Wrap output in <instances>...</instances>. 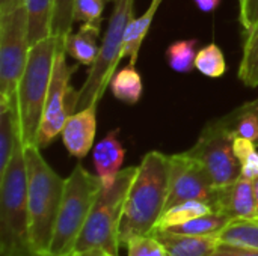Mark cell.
I'll use <instances>...</instances> for the list:
<instances>
[{"mask_svg": "<svg viewBox=\"0 0 258 256\" xmlns=\"http://www.w3.org/2000/svg\"><path fill=\"white\" fill-rule=\"evenodd\" d=\"M169 184V155L160 151L147 152L130 186L119 228V243L139 235H150L165 213Z\"/></svg>", "mask_w": 258, "mask_h": 256, "instance_id": "cell-1", "label": "cell"}, {"mask_svg": "<svg viewBox=\"0 0 258 256\" xmlns=\"http://www.w3.org/2000/svg\"><path fill=\"white\" fill-rule=\"evenodd\" d=\"M39 149L36 145L24 146V155L27 164L30 244L35 256H45L60 208L65 180L44 160Z\"/></svg>", "mask_w": 258, "mask_h": 256, "instance_id": "cell-2", "label": "cell"}, {"mask_svg": "<svg viewBox=\"0 0 258 256\" xmlns=\"http://www.w3.org/2000/svg\"><path fill=\"white\" fill-rule=\"evenodd\" d=\"M0 256H35L30 244L27 164L21 139L0 174Z\"/></svg>", "mask_w": 258, "mask_h": 256, "instance_id": "cell-3", "label": "cell"}, {"mask_svg": "<svg viewBox=\"0 0 258 256\" xmlns=\"http://www.w3.org/2000/svg\"><path fill=\"white\" fill-rule=\"evenodd\" d=\"M103 187L101 178L86 170L82 164H77L65 178L60 208L45 256L73 255L94 202Z\"/></svg>", "mask_w": 258, "mask_h": 256, "instance_id": "cell-4", "label": "cell"}, {"mask_svg": "<svg viewBox=\"0 0 258 256\" xmlns=\"http://www.w3.org/2000/svg\"><path fill=\"white\" fill-rule=\"evenodd\" d=\"M57 39L48 36L30 47L29 60L17 89L20 136L24 146L36 145L44 104L50 88ZM38 146V145H36Z\"/></svg>", "mask_w": 258, "mask_h": 256, "instance_id": "cell-5", "label": "cell"}, {"mask_svg": "<svg viewBox=\"0 0 258 256\" xmlns=\"http://www.w3.org/2000/svg\"><path fill=\"white\" fill-rule=\"evenodd\" d=\"M113 8L109 18V26L103 36L100 53L95 62L89 66L88 75L82 88L71 100V110L79 112L89 106H98L103 98L116 66L122 59V48L128 24L135 20V0H112Z\"/></svg>", "mask_w": 258, "mask_h": 256, "instance_id": "cell-6", "label": "cell"}, {"mask_svg": "<svg viewBox=\"0 0 258 256\" xmlns=\"http://www.w3.org/2000/svg\"><path fill=\"white\" fill-rule=\"evenodd\" d=\"M136 172L138 166L125 167L119 172L113 184L101 189L79 237L76 250L103 249L109 255L118 256L121 247L119 228L125 199Z\"/></svg>", "mask_w": 258, "mask_h": 256, "instance_id": "cell-7", "label": "cell"}, {"mask_svg": "<svg viewBox=\"0 0 258 256\" xmlns=\"http://www.w3.org/2000/svg\"><path fill=\"white\" fill-rule=\"evenodd\" d=\"M30 53L24 5L0 17V107L17 101L18 83Z\"/></svg>", "mask_w": 258, "mask_h": 256, "instance_id": "cell-8", "label": "cell"}, {"mask_svg": "<svg viewBox=\"0 0 258 256\" xmlns=\"http://www.w3.org/2000/svg\"><path fill=\"white\" fill-rule=\"evenodd\" d=\"M187 152L200 161L216 189L227 187L240 178V163L233 148V136L218 119L204 127L197 143Z\"/></svg>", "mask_w": 258, "mask_h": 256, "instance_id": "cell-9", "label": "cell"}, {"mask_svg": "<svg viewBox=\"0 0 258 256\" xmlns=\"http://www.w3.org/2000/svg\"><path fill=\"white\" fill-rule=\"evenodd\" d=\"M67 50L63 42H57L56 54H54V65H53V75L50 81V88L47 92L42 119L38 131V140L36 145L39 148L48 146L59 134H62V130L65 127V122L71 113V100H68L70 94H73V89L70 86L71 72L76 71V66L71 68L67 63Z\"/></svg>", "mask_w": 258, "mask_h": 256, "instance_id": "cell-10", "label": "cell"}, {"mask_svg": "<svg viewBox=\"0 0 258 256\" xmlns=\"http://www.w3.org/2000/svg\"><path fill=\"white\" fill-rule=\"evenodd\" d=\"M216 193L218 189L204 167L187 151L169 155V184L165 211L186 201H201L212 207Z\"/></svg>", "mask_w": 258, "mask_h": 256, "instance_id": "cell-11", "label": "cell"}, {"mask_svg": "<svg viewBox=\"0 0 258 256\" xmlns=\"http://www.w3.org/2000/svg\"><path fill=\"white\" fill-rule=\"evenodd\" d=\"M212 208L216 213L225 214L230 220L258 219L252 181L240 177L236 183L218 189Z\"/></svg>", "mask_w": 258, "mask_h": 256, "instance_id": "cell-12", "label": "cell"}, {"mask_svg": "<svg viewBox=\"0 0 258 256\" xmlns=\"http://www.w3.org/2000/svg\"><path fill=\"white\" fill-rule=\"evenodd\" d=\"M95 134H97V106H89L68 116L65 127L62 130V140L67 151L73 157L83 158L94 148Z\"/></svg>", "mask_w": 258, "mask_h": 256, "instance_id": "cell-13", "label": "cell"}, {"mask_svg": "<svg viewBox=\"0 0 258 256\" xmlns=\"http://www.w3.org/2000/svg\"><path fill=\"white\" fill-rule=\"evenodd\" d=\"M118 130L109 131L92 151V161L97 170V175L101 178L103 186H110L115 183L116 177L122 170L125 149L116 136Z\"/></svg>", "mask_w": 258, "mask_h": 256, "instance_id": "cell-14", "label": "cell"}, {"mask_svg": "<svg viewBox=\"0 0 258 256\" xmlns=\"http://www.w3.org/2000/svg\"><path fill=\"white\" fill-rule=\"evenodd\" d=\"M153 235L168 256H209L219 244V237H195L169 229H156Z\"/></svg>", "mask_w": 258, "mask_h": 256, "instance_id": "cell-15", "label": "cell"}, {"mask_svg": "<svg viewBox=\"0 0 258 256\" xmlns=\"http://www.w3.org/2000/svg\"><path fill=\"white\" fill-rule=\"evenodd\" d=\"M100 33V26H91V24H83L77 32H71L67 39L63 41L67 54L71 56L77 63L91 66L98 53H100V45L97 44Z\"/></svg>", "mask_w": 258, "mask_h": 256, "instance_id": "cell-16", "label": "cell"}, {"mask_svg": "<svg viewBox=\"0 0 258 256\" xmlns=\"http://www.w3.org/2000/svg\"><path fill=\"white\" fill-rule=\"evenodd\" d=\"M219 124L234 137H245L258 146V100L218 118Z\"/></svg>", "mask_w": 258, "mask_h": 256, "instance_id": "cell-17", "label": "cell"}, {"mask_svg": "<svg viewBox=\"0 0 258 256\" xmlns=\"http://www.w3.org/2000/svg\"><path fill=\"white\" fill-rule=\"evenodd\" d=\"M29 23V44L30 47L51 36V20L54 0H24Z\"/></svg>", "mask_w": 258, "mask_h": 256, "instance_id": "cell-18", "label": "cell"}, {"mask_svg": "<svg viewBox=\"0 0 258 256\" xmlns=\"http://www.w3.org/2000/svg\"><path fill=\"white\" fill-rule=\"evenodd\" d=\"M110 91L113 97L121 103L130 106L139 103L144 92V84L136 66L128 63L127 66L116 71L110 80Z\"/></svg>", "mask_w": 258, "mask_h": 256, "instance_id": "cell-19", "label": "cell"}, {"mask_svg": "<svg viewBox=\"0 0 258 256\" xmlns=\"http://www.w3.org/2000/svg\"><path fill=\"white\" fill-rule=\"evenodd\" d=\"M157 9L159 8L150 5L148 9L145 11V14H142L139 18H135L127 27L124 48H122V59L128 57L130 59L128 63H132V65H136V62H138L141 45H142V42H144V39H145L150 27H151L153 18L157 14Z\"/></svg>", "mask_w": 258, "mask_h": 256, "instance_id": "cell-20", "label": "cell"}, {"mask_svg": "<svg viewBox=\"0 0 258 256\" xmlns=\"http://www.w3.org/2000/svg\"><path fill=\"white\" fill-rule=\"evenodd\" d=\"M239 80L248 88L258 86V21L245 33L242 59L239 63Z\"/></svg>", "mask_w": 258, "mask_h": 256, "instance_id": "cell-21", "label": "cell"}, {"mask_svg": "<svg viewBox=\"0 0 258 256\" xmlns=\"http://www.w3.org/2000/svg\"><path fill=\"white\" fill-rule=\"evenodd\" d=\"M230 222L231 220L225 214L212 211L209 214L195 217L183 225L169 228V231L186 234V235H195V237H219V234Z\"/></svg>", "mask_w": 258, "mask_h": 256, "instance_id": "cell-22", "label": "cell"}, {"mask_svg": "<svg viewBox=\"0 0 258 256\" xmlns=\"http://www.w3.org/2000/svg\"><path fill=\"white\" fill-rule=\"evenodd\" d=\"M212 211H213V208L209 204H206V202H201V201H186V202L177 204V205L171 207L169 210H166L162 214L156 229H169V228L183 225V223H186V222H189V220H192L195 217L209 214Z\"/></svg>", "mask_w": 258, "mask_h": 256, "instance_id": "cell-23", "label": "cell"}, {"mask_svg": "<svg viewBox=\"0 0 258 256\" xmlns=\"http://www.w3.org/2000/svg\"><path fill=\"white\" fill-rule=\"evenodd\" d=\"M219 241L258 250V219L231 220L219 234Z\"/></svg>", "mask_w": 258, "mask_h": 256, "instance_id": "cell-24", "label": "cell"}, {"mask_svg": "<svg viewBox=\"0 0 258 256\" xmlns=\"http://www.w3.org/2000/svg\"><path fill=\"white\" fill-rule=\"evenodd\" d=\"M198 53V39H181L166 48V62L175 72L187 74L195 68Z\"/></svg>", "mask_w": 258, "mask_h": 256, "instance_id": "cell-25", "label": "cell"}, {"mask_svg": "<svg viewBox=\"0 0 258 256\" xmlns=\"http://www.w3.org/2000/svg\"><path fill=\"white\" fill-rule=\"evenodd\" d=\"M195 68L206 77L218 78L222 77L227 68L225 57L218 44H209L198 50L195 59Z\"/></svg>", "mask_w": 258, "mask_h": 256, "instance_id": "cell-26", "label": "cell"}, {"mask_svg": "<svg viewBox=\"0 0 258 256\" xmlns=\"http://www.w3.org/2000/svg\"><path fill=\"white\" fill-rule=\"evenodd\" d=\"M233 148L240 163V177L254 181L258 178V151L257 145L245 137H234Z\"/></svg>", "mask_w": 258, "mask_h": 256, "instance_id": "cell-27", "label": "cell"}, {"mask_svg": "<svg viewBox=\"0 0 258 256\" xmlns=\"http://www.w3.org/2000/svg\"><path fill=\"white\" fill-rule=\"evenodd\" d=\"M74 5L76 0H54L53 20H51V36L63 42L73 32L74 21Z\"/></svg>", "mask_w": 258, "mask_h": 256, "instance_id": "cell-28", "label": "cell"}, {"mask_svg": "<svg viewBox=\"0 0 258 256\" xmlns=\"http://www.w3.org/2000/svg\"><path fill=\"white\" fill-rule=\"evenodd\" d=\"M127 256H168L162 243L153 235H139L127 241Z\"/></svg>", "mask_w": 258, "mask_h": 256, "instance_id": "cell-29", "label": "cell"}, {"mask_svg": "<svg viewBox=\"0 0 258 256\" xmlns=\"http://www.w3.org/2000/svg\"><path fill=\"white\" fill-rule=\"evenodd\" d=\"M104 11V0H76L74 21L100 26Z\"/></svg>", "mask_w": 258, "mask_h": 256, "instance_id": "cell-30", "label": "cell"}, {"mask_svg": "<svg viewBox=\"0 0 258 256\" xmlns=\"http://www.w3.org/2000/svg\"><path fill=\"white\" fill-rule=\"evenodd\" d=\"M239 21L245 33H248L258 21V0H245L239 8Z\"/></svg>", "mask_w": 258, "mask_h": 256, "instance_id": "cell-31", "label": "cell"}, {"mask_svg": "<svg viewBox=\"0 0 258 256\" xmlns=\"http://www.w3.org/2000/svg\"><path fill=\"white\" fill-rule=\"evenodd\" d=\"M209 256H258V250L219 241L218 247Z\"/></svg>", "mask_w": 258, "mask_h": 256, "instance_id": "cell-32", "label": "cell"}, {"mask_svg": "<svg viewBox=\"0 0 258 256\" xmlns=\"http://www.w3.org/2000/svg\"><path fill=\"white\" fill-rule=\"evenodd\" d=\"M24 0H0V17L11 14L17 8H20Z\"/></svg>", "mask_w": 258, "mask_h": 256, "instance_id": "cell-33", "label": "cell"}, {"mask_svg": "<svg viewBox=\"0 0 258 256\" xmlns=\"http://www.w3.org/2000/svg\"><path fill=\"white\" fill-rule=\"evenodd\" d=\"M194 2L203 12H213L221 3V0H194Z\"/></svg>", "mask_w": 258, "mask_h": 256, "instance_id": "cell-34", "label": "cell"}, {"mask_svg": "<svg viewBox=\"0 0 258 256\" xmlns=\"http://www.w3.org/2000/svg\"><path fill=\"white\" fill-rule=\"evenodd\" d=\"M71 256H109L103 249H86V250H76Z\"/></svg>", "mask_w": 258, "mask_h": 256, "instance_id": "cell-35", "label": "cell"}, {"mask_svg": "<svg viewBox=\"0 0 258 256\" xmlns=\"http://www.w3.org/2000/svg\"><path fill=\"white\" fill-rule=\"evenodd\" d=\"M252 187H254V196H255V204H257V214H258V178L252 181Z\"/></svg>", "mask_w": 258, "mask_h": 256, "instance_id": "cell-36", "label": "cell"}, {"mask_svg": "<svg viewBox=\"0 0 258 256\" xmlns=\"http://www.w3.org/2000/svg\"><path fill=\"white\" fill-rule=\"evenodd\" d=\"M162 2H163V0H151V3H150V5H153V6H156V8H159Z\"/></svg>", "mask_w": 258, "mask_h": 256, "instance_id": "cell-37", "label": "cell"}, {"mask_svg": "<svg viewBox=\"0 0 258 256\" xmlns=\"http://www.w3.org/2000/svg\"><path fill=\"white\" fill-rule=\"evenodd\" d=\"M242 2H245V0H239V5H240V3H242Z\"/></svg>", "mask_w": 258, "mask_h": 256, "instance_id": "cell-38", "label": "cell"}, {"mask_svg": "<svg viewBox=\"0 0 258 256\" xmlns=\"http://www.w3.org/2000/svg\"><path fill=\"white\" fill-rule=\"evenodd\" d=\"M109 256H113V255H109Z\"/></svg>", "mask_w": 258, "mask_h": 256, "instance_id": "cell-39", "label": "cell"}]
</instances>
